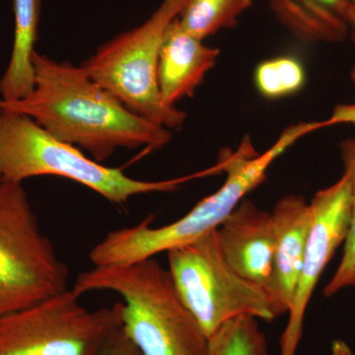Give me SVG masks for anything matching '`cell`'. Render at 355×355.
<instances>
[{
	"label": "cell",
	"mask_w": 355,
	"mask_h": 355,
	"mask_svg": "<svg viewBox=\"0 0 355 355\" xmlns=\"http://www.w3.org/2000/svg\"><path fill=\"white\" fill-rule=\"evenodd\" d=\"M35 86L0 108L29 116L55 139L108 160L118 149L157 150L171 139L168 128L133 113L87 76L81 67L35 51Z\"/></svg>",
	"instance_id": "1"
},
{
	"label": "cell",
	"mask_w": 355,
	"mask_h": 355,
	"mask_svg": "<svg viewBox=\"0 0 355 355\" xmlns=\"http://www.w3.org/2000/svg\"><path fill=\"white\" fill-rule=\"evenodd\" d=\"M308 133L305 123L291 125L275 144L258 154L249 137L237 151L222 150L216 168L227 175L216 193L205 198L186 216L162 227H153L151 217L132 227L116 229L95 245L89 260L95 266H123L153 258L216 230L250 191L263 183L270 164Z\"/></svg>",
	"instance_id": "2"
},
{
	"label": "cell",
	"mask_w": 355,
	"mask_h": 355,
	"mask_svg": "<svg viewBox=\"0 0 355 355\" xmlns=\"http://www.w3.org/2000/svg\"><path fill=\"white\" fill-rule=\"evenodd\" d=\"M79 295L112 291L123 298L121 328L141 355H207L209 338L184 304L169 270L154 257L93 266L71 287Z\"/></svg>",
	"instance_id": "3"
},
{
	"label": "cell",
	"mask_w": 355,
	"mask_h": 355,
	"mask_svg": "<svg viewBox=\"0 0 355 355\" xmlns=\"http://www.w3.org/2000/svg\"><path fill=\"white\" fill-rule=\"evenodd\" d=\"M40 176H58L81 184L108 202L127 205L135 196L176 190L191 177L141 181L84 155L60 141L25 114L0 108V183L23 184Z\"/></svg>",
	"instance_id": "4"
},
{
	"label": "cell",
	"mask_w": 355,
	"mask_h": 355,
	"mask_svg": "<svg viewBox=\"0 0 355 355\" xmlns=\"http://www.w3.org/2000/svg\"><path fill=\"white\" fill-rule=\"evenodd\" d=\"M187 1L162 0L144 24L102 44L80 65L91 79L130 111L166 128L181 127L187 119L183 111L163 102L158 84L165 33Z\"/></svg>",
	"instance_id": "5"
},
{
	"label": "cell",
	"mask_w": 355,
	"mask_h": 355,
	"mask_svg": "<svg viewBox=\"0 0 355 355\" xmlns=\"http://www.w3.org/2000/svg\"><path fill=\"white\" fill-rule=\"evenodd\" d=\"M69 279L23 184L0 183V318L67 291Z\"/></svg>",
	"instance_id": "6"
},
{
	"label": "cell",
	"mask_w": 355,
	"mask_h": 355,
	"mask_svg": "<svg viewBox=\"0 0 355 355\" xmlns=\"http://www.w3.org/2000/svg\"><path fill=\"white\" fill-rule=\"evenodd\" d=\"M167 254L178 293L207 338L243 315L268 322L282 316L266 289L243 279L229 265L216 229Z\"/></svg>",
	"instance_id": "7"
},
{
	"label": "cell",
	"mask_w": 355,
	"mask_h": 355,
	"mask_svg": "<svg viewBox=\"0 0 355 355\" xmlns=\"http://www.w3.org/2000/svg\"><path fill=\"white\" fill-rule=\"evenodd\" d=\"M72 288L0 318V355H99L121 328V304L90 310Z\"/></svg>",
	"instance_id": "8"
},
{
	"label": "cell",
	"mask_w": 355,
	"mask_h": 355,
	"mask_svg": "<svg viewBox=\"0 0 355 355\" xmlns=\"http://www.w3.org/2000/svg\"><path fill=\"white\" fill-rule=\"evenodd\" d=\"M310 207L312 226L288 311V323L280 338L279 355H296L302 338L306 309L315 287L349 233L352 209L349 177L343 173L335 184L318 191Z\"/></svg>",
	"instance_id": "9"
},
{
	"label": "cell",
	"mask_w": 355,
	"mask_h": 355,
	"mask_svg": "<svg viewBox=\"0 0 355 355\" xmlns=\"http://www.w3.org/2000/svg\"><path fill=\"white\" fill-rule=\"evenodd\" d=\"M216 231L222 253L231 268L268 292L275 254L272 214L259 209L251 200H243Z\"/></svg>",
	"instance_id": "10"
},
{
	"label": "cell",
	"mask_w": 355,
	"mask_h": 355,
	"mask_svg": "<svg viewBox=\"0 0 355 355\" xmlns=\"http://www.w3.org/2000/svg\"><path fill=\"white\" fill-rule=\"evenodd\" d=\"M275 228L273 272L268 293L282 313H288L307 247L312 209L301 196L280 198L272 212Z\"/></svg>",
	"instance_id": "11"
},
{
	"label": "cell",
	"mask_w": 355,
	"mask_h": 355,
	"mask_svg": "<svg viewBox=\"0 0 355 355\" xmlns=\"http://www.w3.org/2000/svg\"><path fill=\"white\" fill-rule=\"evenodd\" d=\"M219 49L205 46L202 40L184 31L178 18L168 27L161 46L158 84L167 106L191 97L216 64Z\"/></svg>",
	"instance_id": "12"
},
{
	"label": "cell",
	"mask_w": 355,
	"mask_h": 355,
	"mask_svg": "<svg viewBox=\"0 0 355 355\" xmlns=\"http://www.w3.org/2000/svg\"><path fill=\"white\" fill-rule=\"evenodd\" d=\"M354 0H270L277 19L306 43L343 41Z\"/></svg>",
	"instance_id": "13"
},
{
	"label": "cell",
	"mask_w": 355,
	"mask_h": 355,
	"mask_svg": "<svg viewBox=\"0 0 355 355\" xmlns=\"http://www.w3.org/2000/svg\"><path fill=\"white\" fill-rule=\"evenodd\" d=\"M14 37L10 60L0 78V100L22 99L35 86L33 55L38 39L41 0H13Z\"/></svg>",
	"instance_id": "14"
},
{
	"label": "cell",
	"mask_w": 355,
	"mask_h": 355,
	"mask_svg": "<svg viewBox=\"0 0 355 355\" xmlns=\"http://www.w3.org/2000/svg\"><path fill=\"white\" fill-rule=\"evenodd\" d=\"M252 0H188L178 17L184 31L202 40L236 24Z\"/></svg>",
	"instance_id": "15"
},
{
	"label": "cell",
	"mask_w": 355,
	"mask_h": 355,
	"mask_svg": "<svg viewBox=\"0 0 355 355\" xmlns=\"http://www.w3.org/2000/svg\"><path fill=\"white\" fill-rule=\"evenodd\" d=\"M207 355H270L258 319L236 317L222 324L209 338Z\"/></svg>",
	"instance_id": "16"
},
{
	"label": "cell",
	"mask_w": 355,
	"mask_h": 355,
	"mask_svg": "<svg viewBox=\"0 0 355 355\" xmlns=\"http://www.w3.org/2000/svg\"><path fill=\"white\" fill-rule=\"evenodd\" d=\"M254 80L259 92L266 99H282L304 87L305 69L298 58L282 55L259 64Z\"/></svg>",
	"instance_id": "17"
},
{
	"label": "cell",
	"mask_w": 355,
	"mask_h": 355,
	"mask_svg": "<svg viewBox=\"0 0 355 355\" xmlns=\"http://www.w3.org/2000/svg\"><path fill=\"white\" fill-rule=\"evenodd\" d=\"M345 174L349 177L352 191V209L350 224L343 248L342 261L336 268L335 275L324 289V295L331 297L338 292L354 286L355 282V139L343 140L340 144Z\"/></svg>",
	"instance_id": "18"
},
{
	"label": "cell",
	"mask_w": 355,
	"mask_h": 355,
	"mask_svg": "<svg viewBox=\"0 0 355 355\" xmlns=\"http://www.w3.org/2000/svg\"><path fill=\"white\" fill-rule=\"evenodd\" d=\"M99 355H141L121 328L114 331Z\"/></svg>",
	"instance_id": "19"
},
{
	"label": "cell",
	"mask_w": 355,
	"mask_h": 355,
	"mask_svg": "<svg viewBox=\"0 0 355 355\" xmlns=\"http://www.w3.org/2000/svg\"><path fill=\"white\" fill-rule=\"evenodd\" d=\"M331 355H354L347 343L342 340H336L331 345Z\"/></svg>",
	"instance_id": "20"
},
{
	"label": "cell",
	"mask_w": 355,
	"mask_h": 355,
	"mask_svg": "<svg viewBox=\"0 0 355 355\" xmlns=\"http://www.w3.org/2000/svg\"><path fill=\"white\" fill-rule=\"evenodd\" d=\"M349 35H352L355 39V0H354V3H352V11H350L349 14Z\"/></svg>",
	"instance_id": "21"
},
{
	"label": "cell",
	"mask_w": 355,
	"mask_h": 355,
	"mask_svg": "<svg viewBox=\"0 0 355 355\" xmlns=\"http://www.w3.org/2000/svg\"><path fill=\"white\" fill-rule=\"evenodd\" d=\"M350 77H352V83H354L355 85V65L354 69H352V72H350Z\"/></svg>",
	"instance_id": "22"
},
{
	"label": "cell",
	"mask_w": 355,
	"mask_h": 355,
	"mask_svg": "<svg viewBox=\"0 0 355 355\" xmlns=\"http://www.w3.org/2000/svg\"><path fill=\"white\" fill-rule=\"evenodd\" d=\"M352 286L355 287V282H354V286Z\"/></svg>",
	"instance_id": "23"
}]
</instances>
